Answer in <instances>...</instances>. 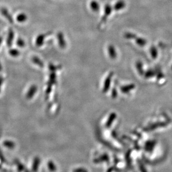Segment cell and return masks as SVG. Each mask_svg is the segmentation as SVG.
Wrapping results in <instances>:
<instances>
[{
	"label": "cell",
	"instance_id": "cell-13",
	"mask_svg": "<svg viewBox=\"0 0 172 172\" xmlns=\"http://www.w3.org/2000/svg\"><path fill=\"white\" fill-rule=\"evenodd\" d=\"M136 66H137V69L138 70V72L139 73L140 75H142L144 74V70L143 68V64L142 62H138L136 64Z\"/></svg>",
	"mask_w": 172,
	"mask_h": 172
},
{
	"label": "cell",
	"instance_id": "cell-11",
	"mask_svg": "<svg viewBox=\"0 0 172 172\" xmlns=\"http://www.w3.org/2000/svg\"><path fill=\"white\" fill-rule=\"evenodd\" d=\"M136 42L137 44L140 46H144L146 45V44L147 43V42L146 40L142 38H136Z\"/></svg>",
	"mask_w": 172,
	"mask_h": 172
},
{
	"label": "cell",
	"instance_id": "cell-27",
	"mask_svg": "<svg viewBox=\"0 0 172 172\" xmlns=\"http://www.w3.org/2000/svg\"><path fill=\"white\" fill-rule=\"evenodd\" d=\"M117 94H117V91L116 90V89L115 90V89L114 88L113 91H112V97H113V98H116V96H117Z\"/></svg>",
	"mask_w": 172,
	"mask_h": 172
},
{
	"label": "cell",
	"instance_id": "cell-24",
	"mask_svg": "<svg viewBox=\"0 0 172 172\" xmlns=\"http://www.w3.org/2000/svg\"><path fill=\"white\" fill-rule=\"evenodd\" d=\"M17 44H18V46H19L20 47H24L25 45V43L24 42L23 40H22L21 39H18L17 41Z\"/></svg>",
	"mask_w": 172,
	"mask_h": 172
},
{
	"label": "cell",
	"instance_id": "cell-10",
	"mask_svg": "<svg viewBox=\"0 0 172 172\" xmlns=\"http://www.w3.org/2000/svg\"><path fill=\"white\" fill-rule=\"evenodd\" d=\"M1 12H2V15H3L5 18H7L10 22L12 23V22H13V20H12L11 16L10 15L9 12H8V11H7L6 9H2V10H1Z\"/></svg>",
	"mask_w": 172,
	"mask_h": 172
},
{
	"label": "cell",
	"instance_id": "cell-21",
	"mask_svg": "<svg viewBox=\"0 0 172 172\" xmlns=\"http://www.w3.org/2000/svg\"><path fill=\"white\" fill-rule=\"evenodd\" d=\"M13 39H14V33L12 32V31H11L9 33V38L7 40V44H8L9 46H11L12 40Z\"/></svg>",
	"mask_w": 172,
	"mask_h": 172
},
{
	"label": "cell",
	"instance_id": "cell-28",
	"mask_svg": "<svg viewBox=\"0 0 172 172\" xmlns=\"http://www.w3.org/2000/svg\"><path fill=\"white\" fill-rule=\"evenodd\" d=\"M1 39H0V44H1Z\"/></svg>",
	"mask_w": 172,
	"mask_h": 172
},
{
	"label": "cell",
	"instance_id": "cell-5",
	"mask_svg": "<svg viewBox=\"0 0 172 172\" xmlns=\"http://www.w3.org/2000/svg\"><path fill=\"white\" fill-rule=\"evenodd\" d=\"M37 90V89L35 86H33L31 87H30L29 91H28L27 94V98H32L34 96V94L36 92Z\"/></svg>",
	"mask_w": 172,
	"mask_h": 172
},
{
	"label": "cell",
	"instance_id": "cell-9",
	"mask_svg": "<svg viewBox=\"0 0 172 172\" xmlns=\"http://www.w3.org/2000/svg\"><path fill=\"white\" fill-rule=\"evenodd\" d=\"M116 116V115L115 113H112L111 114H110V116L108 118L107 124H106V126L107 127H109L110 125L113 124V121L115 119Z\"/></svg>",
	"mask_w": 172,
	"mask_h": 172
},
{
	"label": "cell",
	"instance_id": "cell-2",
	"mask_svg": "<svg viewBox=\"0 0 172 172\" xmlns=\"http://www.w3.org/2000/svg\"><path fill=\"white\" fill-rule=\"evenodd\" d=\"M113 74L114 73L113 72L110 73V74H109V76L107 77V78L105 79V81L104 82V88H103L104 92H108L109 88L110 87V83H111V81L113 77Z\"/></svg>",
	"mask_w": 172,
	"mask_h": 172
},
{
	"label": "cell",
	"instance_id": "cell-3",
	"mask_svg": "<svg viewBox=\"0 0 172 172\" xmlns=\"http://www.w3.org/2000/svg\"><path fill=\"white\" fill-rule=\"evenodd\" d=\"M126 6V3L124 0H119L118 1L114 6V9L115 11H120L124 9Z\"/></svg>",
	"mask_w": 172,
	"mask_h": 172
},
{
	"label": "cell",
	"instance_id": "cell-23",
	"mask_svg": "<svg viewBox=\"0 0 172 172\" xmlns=\"http://www.w3.org/2000/svg\"><path fill=\"white\" fill-rule=\"evenodd\" d=\"M10 54L13 57H18L20 55V52L16 49H11L10 51Z\"/></svg>",
	"mask_w": 172,
	"mask_h": 172
},
{
	"label": "cell",
	"instance_id": "cell-6",
	"mask_svg": "<svg viewBox=\"0 0 172 172\" xmlns=\"http://www.w3.org/2000/svg\"><path fill=\"white\" fill-rule=\"evenodd\" d=\"M108 52L110 57L112 59H115L117 57V53L114 47L113 46H110L108 48Z\"/></svg>",
	"mask_w": 172,
	"mask_h": 172
},
{
	"label": "cell",
	"instance_id": "cell-1",
	"mask_svg": "<svg viewBox=\"0 0 172 172\" xmlns=\"http://www.w3.org/2000/svg\"><path fill=\"white\" fill-rule=\"evenodd\" d=\"M112 12V7L109 4H107L105 6L104 8V16L103 17L101 22H105L107 20L108 16L110 15V14Z\"/></svg>",
	"mask_w": 172,
	"mask_h": 172
},
{
	"label": "cell",
	"instance_id": "cell-8",
	"mask_svg": "<svg viewBox=\"0 0 172 172\" xmlns=\"http://www.w3.org/2000/svg\"><path fill=\"white\" fill-rule=\"evenodd\" d=\"M90 7L93 11L98 12L100 9V5L98 2L93 1L90 3Z\"/></svg>",
	"mask_w": 172,
	"mask_h": 172
},
{
	"label": "cell",
	"instance_id": "cell-20",
	"mask_svg": "<svg viewBox=\"0 0 172 172\" xmlns=\"http://www.w3.org/2000/svg\"><path fill=\"white\" fill-rule=\"evenodd\" d=\"M33 63H35V64H36L37 66H41V67L43 66V63H42V62L41 61H40V60L38 58H33Z\"/></svg>",
	"mask_w": 172,
	"mask_h": 172
},
{
	"label": "cell",
	"instance_id": "cell-12",
	"mask_svg": "<svg viewBox=\"0 0 172 172\" xmlns=\"http://www.w3.org/2000/svg\"><path fill=\"white\" fill-rule=\"evenodd\" d=\"M57 36H58V39H59V40L60 46L61 48H64L65 46V40H64V37H63L62 34L60 33Z\"/></svg>",
	"mask_w": 172,
	"mask_h": 172
},
{
	"label": "cell",
	"instance_id": "cell-25",
	"mask_svg": "<svg viewBox=\"0 0 172 172\" xmlns=\"http://www.w3.org/2000/svg\"><path fill=\"white\" fill-rule=\"evenodd\" d=\"M16 164L18 165V169L19 171H24L25 168H24V166L21 163L18 162H16Z\"/></svg>",
	"mask_w": 172,
	"mask_h": 172
},
{
	"label": "cell",
	"instance_id": "cell-22",
	"mask_svg": "<svg viewBox=\"0 0 172 172\" xmlns=\"http://www.w3.org/2000/svg\"><path fill=\"white\" fill-rule=\"evenodd\" d=\"M125 38L131 39H136L137 36L133 33H127L125 34Z\"/></svg>",
	"mask_w": 172,
	"mask_h": 172
},
{
	"label": "cell",
	"instance_id": "cell-14",
	"mask_svg": "<svg viewBox=\"0 0 172 172\" xmlns=\"http://www.w3.org/2000/svg\"><path fill=\"white\" fill-rule=\"evenodd\" d=\"M48 168L51 172H55L57 170V167L52 161H49L48 163Z\"/></svg>",
	"mask_w": 172,
	"mask_h": 172
},
{
	"label": "cell",
	"instance_id": "cell-19",
	"mask_svg": "<svg viewBox=\"0 0 172 172\" xmlns=\"http://www.w3.org/2000/svg\"><path fill=\"white\" fill-rule=\"evenodd\" d=\"M155 75V72L152 70H149L147 72L145 73V77L147 78H151Z\"/></svg>",
	"mask_w": 172,
	"mask_h": 172
},
{
	"label": "cell",
	"instance_id": "cell-16",
	"mask_svg": "<svg viewBox=\"0 0 172 172\" xmlns=\"http://www.w3.org/2000/svg\"><path fill=\"white\" fill-rule=\"evenodd\" d=\"M150 53L151 57L153 59L157 58L158 56V51L157 49L155 46H152L150 48Z\"/></svg>",
	"mask_w": 172,
	"mask_h": 172
},
{
	"label": "cell",
	"instance_id": "cell-29",
	"mask_svg": "<svg viewBox=\"0 0 172 172\" xmlns=\"http://www.w3.org/2000/svg\"><path fill=\"white\" fill-rule=\"evenodd\" d=\"M1 70V66H0V70Z\"/></svg>",
	"mask_w": 172,
	"mask_h": 172
},
{
	"label": "cell",
	"instance_id": "cell-7",
	"mask_svg": "<svg viewBox=\"0 0 172 172\" xmlns=\"http://www.w3.org/2000/svg\"><path fill=\"white\" fill-rule=\"evenodd\" d=\"M40 163V159H39L38 157H36L33 160V172H37L38 168H39V166Z\"/></svg>",
	"mask_w": 172,
	"mask_h": 172
},
{
	"label": "cell",
	"instance_id": "cell-18",
	"mask_svg": "<svg viewBox=\"0 0 172 172\" xmlns=\"http://www.w3.org/2000/svg\"><path fill=\"white\" fill-rule=\"evenodd\" d=\"M44 39L45 36L44 35H41L39 36V37L36 39V45L39 46H41L42 43H43V42H44L43 40H44Z\"/></svg>",
	"mask_w": 172,
	"mask_h": 172
},
{
	"label": "cell",
	"instance_id": "cell-26",
	"mask_svg": "<svg viewBox=\"0 0 172 172\" xmlns=\"http://www.w3.org/2000/svg\"><path fill=\"white\" fill-rule=\"evenodd\" d=\"M73 172H88L86 169L83 168H77L76 169L74 170Z\"/></svg>",
	"mask_w": 172,
	"mask_h": 172
},
{
	"label": "cell",
	"instance_id": "cell-4",
	"mask_svg": "<svg viewBox=\"0 0 172 172\" xmlns=\"http://www.w3.org/2000/svg\"><path fill=\"white\" fill-rule=\"evenodd\" d=\"M134 88H135V85H133V84L123 86L121 87V91L123 93L127 94V93H128L129 92H130L131 90H133Z\"/></svg>",
	"mask_w": 172,
	"mask_h": 172
},
{
	"label": "cell",
	"instance_id": "cell-17",
	"mask_svg": "<svg viewBox=\"0 0 172 172\" xmlns=\"http://www.w3.org/2000/svg\"><path fill=\"white\" fill-rule=\"evenodd\" d=\"M3 145L10 149H13L15 146V143L11 141H5L3 142Z\"/></svg>",
	"mask_w": 172,
	"mask_h": 172
},
{
	"label": "cell",
	"instance_id": "cell-15",
	"mask_svg": "<svg viewBox=\"0 0 172 172\" xmlns=\"http://www.w3.org/2000/svg\"><path fill=\"white\" fill-rule=\"evenodd\" d=\"M27 20V16L25 14H20L17 16V20L20 22H22Z\"/></svg>",
	"mask_w": 172,
	"mask_h": 172
}]
</instances>
